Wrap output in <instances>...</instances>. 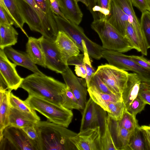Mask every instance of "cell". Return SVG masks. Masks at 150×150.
Returning <instances> with one entry per match:
<instances>
[{"label": "cell", "instance_id": "6da1fadb", "mask_svg": "<svg viewBox=\"0 0 150 150\" xmlns=\"http://www.w3.org/2000/svg\"><path fill=\"white\" fill-rule=\"evenodd\" d=\"M34 127L38 150H76L70 139L77 133L67 127L49 121H39Z\"/></svg>", "mask_w": 150, "mask_h": 150}, {"label": "cell", "instance_id": "7a4b0ae2", "mask_svg": "<svg viewBox=\"0 0 150 150\" xmlns=\"http://www.w3.org/2000/svg\"><path fill=\"white\" fill-rule=\"evenodd\" d=\"M19 88L28 93L62 105L67 85L45 74L33 73L24 78Z\"/></svg>", "mask_w": 150, "mask_h": 150}, {"label": "cell", "instance_id": "3957f363", "mask_svg": "<svg viewBox=\"0 0 150 150\" xmlns=\"http://www.w3.org/2000/svg\"><path fill=\"white\" fill-rule=\"evenodd\" d=\"M24 101L32 109L38 111L50 122L67 128L72 122V110L62 105L33 95H28Z\"/></svg>", "mask_w": 150, "mask_h": 150}, {"label": "cell", "instance_id": "277c9868", "mask_svg": "<svg viewBox=\"0 0 150 150\" xmlns=\"http://www.w3.org/2000/svg\"><path fill=\"white\" fill-rule=\"evenodd\" d=\"M91 27L98 34L103 49L122 53L134 49L128 39L120 34L105 18L93 20Z\"/></svg>", "mask_w": 150, "mask_h": 150}, {"label": "cell", "instance_id": "5b68a950", "mask_svg": "<svg viewBox=\"0 0 150 150\" xmlns=\"http://www.w3.org/2000/svg\"><path fill=\"white\" fill-rule=\"evenodd\" d=\"M59 30L64 31L75 42L80 50L83 52V44L85 42L88 54L97 60L102 57V46L91 40L86 35L83 29L69 20H66L54 13Z\"/></svg>", "mask_w": 150, "mask_h": 150}, {"label": "cell", "instance_id": "8992f818", "mask_svg": "<svg viewBox=\"0 0 150 150\" xmlns=\"http://www.w3.org/2000/svg\"><path fill=\"white\" fill-rule=\"evenodd\" d=\"M102 55L109 65L123 70L133 71L139 76L142 82L150 83V71L139 66L129 56L103 48Z\"/></svg>", "mask_w": 150, "mask_h": 150}, {"label": "cell", "instance_id": "52a82bcc", "mask_svg": "<svg viewBox=\"0 0 150 150\" xmlns=\"http://www.w3.org/2000/svg\"><path fill=\"white\" fill-rule=\"evenodd\" d=\"M2 134L0 150H38L21 128L9 125L4 128Z\"/></svg>", "mask_w": 150, "mask_h": 150}, {"label": "cell", "instance_id": "ba28073f", "mask_svg": "<svg viewBox=\"0 0 150 150\" xmlns=\"http://www.w3.org/2000/svg\"><path fill=\"white\" fill-rule=\"evenodd\" d=\"M95 73L114 93L122 97L129 73L109 64L98 66Z\"/></svg>", "mask_w": 150, "mask_h": 150}, {"label": "cell", "instance_id": "9c48e42d", "mask_svg": "<svg viewBox=\"0 0 150 150\" xmlns=\"http://www.w3.org/2000/svg\"><path fill=\"white\" fill-rule=\"evenodd\" d=\"M45 58L46 68L62 74L69 67L54 41L42 35L39 38Z\"/></svg>", "mask_w": 150, "mask_h": 150}, {"label": "cell", "instance_id": "30bf717a", "mask_svg": "<svg viewBox=\"0 0 150 150\" xmlns=\"http://www.w3.org/2000/svg\"><path fill=\"white\" fill-rule=\"evenodd\" d=\"M100 127L87 128L71 137L70 140L76 150H101Z\"/></svg>", "mask_w": 150, "mask_h": 150}, {"label": "cell", "instance_id": "8fae6325", "mask_svg": "<svg viewBox=\"0 0 150 150\" xmlns=\"http://www.w3.org/2000/svg\"><path fill=\"white\" fill-rule=\"evenodd\" d=\"M82 114L80 131L87 128L103 126L106 111L97 105L90 97L87 100Z\"/></svg>", "mask_w": 150, "mask_h": 150}, {"label": "cell", "instance_id": "7c38bea8", "mask_svg": "<svg viewBox=\"0 0 150 150\" xmlns=\"http://www.w3.org/2000/svg\"><path fill=\"white\" fill-rule=\"evenodd\" d=\"M8 59L4 50L0 49V75L5 81L8 89L16 90L24 78L18 73L16 68L17 65Z\"/></svg>", "mask_w": 150, "mask_h": 150}, {"label": "cell", "instance_id": "4fadbf2b", "mask_svg": "<svg viewBox=\"0 0 150 150\" xmlns=\"http://www.w3.org/2000/svg\"><path fill=\"white\" fill-rule=\"evenodd\" d=\"M61 74L66 85L70 88L83 109L87 101L88 92L85 79L76 77L69 67Z\"/></svg>", "mask_w": 150, "mask_h": 150}, {"label": "cell", "instance_id": "5bb4252c", "mask_svg": "<svg viewBox=\"0 0 150 150\" xmlns=\"http://www.w3.org/2000/svg\"><path fill=\"white\" fill-rule=\"evenodd\" d=\"M16 2L25 23L30 30L38 32L47 38L42 21L36 11L25 0H16Z\"/></svg>", "mask_w": 150, "mask_h": 150}, {"label": "cell", "instance_id": "9a60e30c", "mask_svg": "<svg viewBox=\"0 0 150 150\" xmlns=\"http://www.w3.org/2000/svg\"><path fill=\"white\" fill-rule=\"evenodd\" d=\"M105 19L120 34L125 37L127 23H130V18L112 0L111 1L110 13Z\"/></svg>", "mask_w": 150, "mask_h": 150}, {"label": "cell", "instance_id": "2e32d148", "mask_svg": "<svg viewBox=\"0 0 150 150\" xmlns=\"http://www.w3.org/2000/svg\"><path fill=\"white\" fill-rule=\"evenodd\" d=\"M54 41L66 63L70 57L79 54L80 50L77 45L64 31L59 30Z\"/></svg>", "mask_w": 150, "mask_h": 150}, {"label": "cell", "instance_id": "e0dca14e", "mask_svg": "<svg viewBox=\"0 0 150 150\" xmlns=\"http://www.w3.org/2000/svg\"><path fill=\"white\" fill-rule=\"evenodd\" d=\"M4 51L7 57L17 65L26 68L34 73L44 74L39 69L26 52L16 50L11 46L5 48Z\"/></svg>", "mask_w": 150, "mask_h": 150}, {"label": "cell", "instance_id": "ac0fdd59", "mask_svg": "<svg viewBox=\"0 0 150 150\" xmlns=\"http://www.w3.org/2000/svg\"><path fill=\"white\" fill-rule=\"evenodd\" d=\"M128 15L137 35L141 46L145 45L146 41L141 28L140 22L137 17L130 0H112Z\"/></svg>", "mask_w": 150, "mask_h": 150}, {"label": "cell", "instance_id": "d6986e66", "mask_svg": "<svg viewBox=\"0 0 150 150\" xmlns=\"http://www.w3.org/2000/svg\"><path fill=\"white\" fill-rule=\"evenodd\" d=\"M109 126L113 140L118 150H127L130 139L134 131H130L122 127L117 121L110 118Z\"/></svg>", "mask_w": 150, "mask_h": 150}, {"label": "cell", "instance_id": "ffe728a7", "mask_svg": "<svg viewBox=\"0 0 150 150\" xmlns=\"http://www.w3.org/2000/svg\"><path fill=\"white\" fill-rule=\"evenodd\" d=\"M40 121L39 116L25 113L10 106L9 125L22 128L34 126L36 122Z\"/></svg>", "mask_w": 150, "mask_h": 150}, {"label": "cell", "instance_id": "44dd1931", "mask_svg": "<svg viewBox=\"0 0 150 150\" xmlns=\"http://www.w3.org/2000/svg\"><path fill=\"white\" fill-rule=\"evenodd\" d=\"M142 81L136 73H129L122 98L126 109L138 96Z\"/></svg>", "mask_w": 150, "mask_h": 150}, {"label": "cell", "instance_id": "7402d4cb", "mask_svg": "<svg viewBox=\"0 0 150 150\" xmlns=\"http://www.w3.org/2000/svg\"><path fill=\"white\" fill-rule=\"evenodd\" d=\"M87 91L90 97L107 112L109 111L108 105L110 103L123 101L122 97L115 94L103 93L93 85L88 88Z\"/></svg>", "mask_w": 150, "mask_h": 150}, {"label": "cell", "instance_id": "603a6c76", "mask_svg": "<svg viewBox=\"0 0 150 150\" xmlns=\"http://www.w3.org/2000/svg\"><path fill=\"white\" fill-rule=\"evenodd\" d=\"M60 9L68 20L79 25L83 14L75 0H58Z\"/></svg>", "mask_w": 150, "mask_h": 150}, {"label": "cell", "instance_id": "cb8c5ba5", "mask_svg": "<svg viewBox=\"0 0 150 150\" xmlns=\"http://www.w3.org/2000/svg\"><path fill=\"white\" fill-rule=\"evenodd\" d=\"M26 52L35 64L46 68L44 54L39 38L28 37L26 45Z\"/></svg>", "mask_w": 150, "mask_h": 150}, {"label": "cell", "instance_id": "d4e9b609", "mask_svg": "<svg viewBox=\"0 0 150 150\" xmlns=\"http://www.w3.org/2000/svg\"><path fill=\"white\" fill-rule=\"evenodd\" d=\"M36 11L41 19L47 36V38L55 40L59 30L56 22L51 20L38 7L34 0H25Z\"/></svg>", "mask_w": 150, "mask_h": 150}, {"label": "cell", "instance_id": "484cf974", "mask_svg": "<svg viewBox=\"0 0 150 150\" xmlns=\"http://www.w3.org/2000/svg\"><path fill=\"white\" fill-rule=\"evenodd\" d=\"M11 90H0V140L3 137V132L4 128L9 125L8 117L10 106L8 97Z\"/></svg>", "mask_w": 150, "mask_h": 150}, {"label": "cell", "instance_id": "4316f807", "mask_svg": "<svg viewBox=\"0 0 150 150\" xmlns=\"http://www.w3.org/2000/svg\"><path fill=\"white\" fill-rule=\"evenodd\" d=\"M18 34L11 25L0 23V49L15 45Z\"/></svg>", "mask_w": 150, "mask_h": 150}, {"label": "cell", "instance_id": "83f0119b", "mask_svg": "<svg viewBox=\"0 0 150 150\" xmlns=\"http://www.w3.org/2000/svg\"><path fill=\"white\" fill-rule=\"evenodd\" d=\"M109 121V117L106 115L104 120V132L100 138L101 150H118L110 129Z\"/></svg>", "mask_w": 150, "mask_h": 150}, {"label": "cell", "instance_id": "f1b7e54d", "mask_svg": "<svg viewBox=\"0 0 150 150\" xmlns=\"http://www.w3.org/2000/svg\"><path fill=\"white\" fill-rule=\"evenodd\" d=\"M3 1L8 14L14 21V25L16 28H20L27 35L23 28L25 22L18 6L16 0H3Z\"/></svg>", "mask_w": 150, "mask_h": 150}, {"label": "cell", "instance_id": "f546056e", "mask_svg": "<svg viewBox=\"0 0 150 150\" xmlns=\"http://www.w3.org/2000/svg\"><path fill=\"white\" fill-rule=\"evenodd\" d=\"M8 102L10 107L25 113L38 116L35 110L32 109L24 101L21 100L11 92L9 95Z\"/></svg>", "mask_w": 150, "mask_h": 150}, {"label": "cell", "instance_id": "4dcf8cb0", "mask_svg": "<svg viewBox=\"0 0 150 150\" xmlns=\"http://www.w3.org/2000/svg\"><path fill=\"white\" fill-rule=\"evenodd\" d=\"M62 105L67 109L83 110L78 100L70 88L67 86V88L62 94Z\"/></svg>", "mask_w": 150, "mask_h": 150}, {"label": "cell", "instance_id": "1f68e13d", "mask_svg": "<svg viewBox=\"0 0 150 150\" xmlns=\"http://www.w3.org/2000/svg\"><path fill=\"white\" fill-rule=\"evenodd\" d=\"M139 127L135 129L131 136L127 150H145L144 140Z\"/></svg>", "mask_w": 150, "mask_h": 150}, {"label": "cell", "instance_id": "d6a6232c", "mask_svg": "<svg viewBox=\"0 0 150 150\" xmlns=\"http://www.w3.org/2000/svg\"><path fill=\"white\" fill-rule=\"evenodd\" d=\"M108 115L111 119L115 121L121 119L126 108L123 101L110 103L108 105Z\"/></svg>", "mask_w": 150, "mask_h": 150}, {"label": "cell", "instance_id": "836d02e7", "mask_svg": "<svg viewBox=\"0 0 150 150\" xmlns=\"http://www.w3.org/2000/svg\"><path fill=\"white\" fill-rule=\"evenodd\" d=\"M83 54L73 56L69 58L67 61L68 65H75V71L79 76L85 79L87 76V72L83 63Z\"/></svg>", "mask_w": 150, "mask_h": 150}, {"label": "cell", "instance_id": "e575fe53", "mask_svg": "<svg viewBox=\"0 0 150 150\" xmlns=\"http://www.w3.org/2000/svg\"><path fill=\"white\" fill-rule=\"evenodd\" d=\"M117 122L121 127L131 131H134L137 127L139 126L136 117L129 112L126 108L122 118Z\"/></svg>", "mask_w": 150, "mask_h": 150}, {"label": "cell", "instance_id": "d590c367", "mask_svg": "<svg viewBox=\"0 0 150 150\" xmlns=\"http://www.w3.org/2000/svg\"><path fill=\"white\" fill-rule=\"evenodd\" d=\"M140 22L148 49L150 48V11H146L142 13Z\"/></svg>", "mask_w": 150, "mask_h": 150}, {"label": "cell", "instance_id": "8d00e7d4", "mask_svg": "<svg viewBox=\"0 0 150 150\" xmlns=\"http://www.w3.org/2000/svg\"><path fill=\"white\" fill-rule=\"evenodd\" d=\"M84 57L83 59V63L86 68L87 76L85 79L86 82L87 88L88 86L90 80L92 76L95 73L96 71L92 66L89 58L88 50L85 42L83 44Z\"/></svg>", "mask_w": 150, "mask_h": 150}, {"label": "cell", "instance_id": "74e56055", "mask_svg": "<svg viewBox=\"0 0 150 150\" xmlns=\"http://www.w3.org/2000/svg\"><path fill=\"white\" fill-rule=\"evenodd\" d=\"M91 85L95 86L100 91L103 93L109 94H115L109 88L99 76L96 73L91 77L87 88Z\"/></svg>", "mask_w": 150, "mask_h": 150}, {"label": "cell", "instance_id": "f35d334b", "mask_svg": "<svg viewBox=\"0 0 150 150\" xmlns=\"http://www.w3.org/2000/svg\"><path fill=\"white\" fill-rule=\"evenodd\" d=\"M147 103L138 96L126 109L131 114L136 117L137 114L143 110Z\"/></svg>", "mask_w": 150, "mask_h": 150}, {"label": "cell", "instance_id": "ab89813d", "mask_svg": "<svg viewBox=\"0 0 150 150\" xmlns=\"http://www.w3.org/2000/svg\"><path fill=\"white\" fill-rule=\"evenodd\" d=\"M125 37L131 42L134 47V49L140 52L139 43L138 37L132 25L130 22L127 23Z\"/></svg>", "mask_w": 150, "mask_h": 150}, {"label": "cell", "instance_id": "60d3db41", "mask_svg": "<svg viewBox=\"0 0 150 150\" xmlns=\"http://www.w3.org/2000/svg\"><path fill=\"white\" fill-rule=\"evenodd\" d=\"M40 9L53 22H56L50 0H34Z\"/></svg>", "mask_w": 150, "mask_h": 150}, {"label": "cell", "instance_id": "b9f144b4", "mask_svg": "<svg viewBox=\"0 0 150 150\" xmlns=\"http://www.w3.org/2000/svg\"><path fill=\"white\" fill-rule=\"evenodd\" d=\"M111 0H96V5L99 7L98 13L99 19L105 18L110 12Z\"/></svg>", "mask_w": 150, "mask_h": 150}, {"label": "cell", "instance_id": "7bdbcfd3", "mask_svg": "<svg viewBox=\"0 0 150 150\" xmlns=\"http://www.w3.org/2000/svg\"><path fill=\"white\" fill-rule=\"evenodd\" d=\"M138 96L147 104L150 105V83L142 82Z\"/></svg>", "mask_w": 150, "mask_h": 150}, {"label": "cell", "instance_id": "ee69618b", "mask_svg": "<svg viewBox=\"0 0 150 150\" xmlns=\"http://www.w3.org/2000/svg\"><path fill=\"white\" fill-rule=\"evenodd\" d=\"M139 128L144 138L145 150H150V125H142Z\"/></svg>", "mask_w": 150, "mask_h": 150}, {"label": "cell", "instance_id": "f6af8a7d", "mask_svg": "<svg viewBox=\"0 0 150 150\" xmlns=\"http://www.w3.org/2000/svg\"><path fill=\"white\" fill-rule=\"evenodd\" d=\"M25 132L29 138L37 146L38 134L34 126L27 127L21 128Z\"/></svg>", "mask_w": 150, "mask_h": 150}, {"label": "cell", "instance_id": "bcb514c9", "mask_svg": "<svg viewBox=\"0 0 150 150\" xmlns=\"http://www.w3.org/2000/svg\"><path fill=\"white\" fill-rule=\"evenodd\" d=\"M130 58L144 69L150 71V61L143 56L130 55Z\"/></svg>", "mask_w": 150, "mask_h": 150}, {"label": "cell", "instance_id": "7dc6e473", "mask_svg": "<svg viewBox=\"0 0 150 150\" xmlns=\"http://www.w3.org/2000/svg\"><path fill=\"white\" fill-rule=\"evenodd\" d=\"M0 23L8 25H14L13 19L3 8L0 6Z\"/></svg>", "mask_w": 150, "mask_h": 150}, {"label": "cell", "instance_id": "c3c4849f", "mask_svg": "<svg viewBox=\"0 0 150 150\" xmlns=\"http://www.w3.org/2000/svg\"><path fill=\"white\" fill-rule=\"evenodd\" d=\"M133 6L138 8L142 13L149 9L146 0H130Z\"/></svg>", "mask_w": 150, "mask_h": 150}, {"label": "cell", "instance_id": "681fc988", "mask_svg": "<svg viewBox=\"0 0 150 150\" xmlns=\"http://www.w3.org/2000/svg\"><path fill=\"white\" fill-rule=\"evenodd\" d=\"M53 12L57 16L68 20L61 12L58 0H50Z\"/></svg>", "mask_w": 150, "mask_h": 150}, {"label": "cell", "instance_id": "f907efd6", "mask_svg": "<svg viewBox=\"0 0 150 150\" xmlns=\"http://www.w3.org/2000/svg\"><path fill=\"white\" fill-rule=\"evenodd\" d=\"M88 3L87 7L88 10L91 14L93 20H96V18L95 14L94 12V10L97 6L96 0H86Z\"/></svg>", "mask_w": 150, "mask_h": 150}, {"label": "cell", "instance_id": "816d5d0a", "mask_svg": "<svg viewBox=\"0 0 150 150\" xmlns=\"http://www.w3.org/2000/svg\"><path fill=\"white\" fill-rule=\"evenodd\" d=\"M78 3V2H81L84 4L87 7L88 6V3L86 0H75Z\"/></svg>", "mask_w": 150, "mask_h": 150}, {"label": "cell", "instance_id": "f5cc1de1", "mask_svg": "<svg viewBox=\"0 0 150 150\" xmlns=\"http://www.w3.org/2000/svg\"><path fill=\"white\" fill-rule=\"evenodd\" d=\"M146 1L150 11V0H146Z\"/></svg>", "mask_w": 150, "mask_h": 150}]
</instances>
